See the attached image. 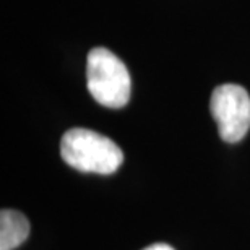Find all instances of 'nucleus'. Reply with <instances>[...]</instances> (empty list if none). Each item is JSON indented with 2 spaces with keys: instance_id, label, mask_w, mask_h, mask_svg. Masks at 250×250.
<instances>
[{
  "instance_id": "1",
  "label": "nucleus",
  "mask_w": 250,
  "mask_h": 250,
  "mask_svg": "<svg viewBox=\"0 0 250 250\" xmlns=\"http://www.w3.org/2000/svg\"><path fill=\"white\" fill-rule=\"evenodd\" d=\"M62 159L82 172L109 176L124 163L122 149L111 138L88 128H70L61 142Z\"/></svg>"
},
{
  "instance_id": "2",
  "label": "nucleus",
  "mask_w": 250,
  "mask_h": 250,
  "mask_svg": "<svg viewBox=\"0 0 250 250\" xmlns=\"http://www.w3.org/2000/svg\"><path fill=\"white\" fill-rule=\"evenodd\" d=\"M86 83L91 96L101 106L119 109L128 103L132 93L130 73L116 54L94 47L88 54Z\"/></svg>"
},
{
  "instance_id": "3",
  "label": "nucleus",
  "mask_w": 250,
  "mask_h": 250,
  "mask_svg": "<svg viewBox=\"0 0 250 250\" xmlns=\"http://www.w3.org/2000/svg\"><path fill=\"white\" fill-rule=\"evenodd\" d=\"M209 107L224 142L237 143L246 137L250 130V96L246 88L232 83L214 88Z\"/></svg>"
},
{
  "instance_id": "4",
  "label": "nucleus",
  "mask_w": 250,
  "mask_h": 250,
  "mask_svg": "<svg viewBox=\"0 0 250 250\" xmlns=\"http://www.w3.org/2000/svg\"><path fill=\"white\" fill-rule=\"evenodd\" d=\"M29 236V221L15 209L0 211V250H13Z\"/></svg>"
},
{
  "instance_id": "5",
  "label": "nucleus",
  "mask_w": 250,
  "mask_h": 250,
  "mask_svg": "<svg viewBox=\"0 0 250 250\" xmlns=\"http://www.w3.org/2000/svg\"><path fill=\"white\" fill-rule=\"evenodd\" d=\"M143 250H176V249H172L171 246H167V244H153V246L145 247Z\"/></svg>"
}]
</instances>
